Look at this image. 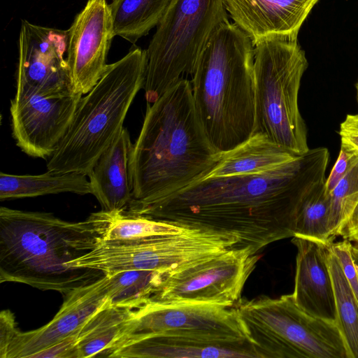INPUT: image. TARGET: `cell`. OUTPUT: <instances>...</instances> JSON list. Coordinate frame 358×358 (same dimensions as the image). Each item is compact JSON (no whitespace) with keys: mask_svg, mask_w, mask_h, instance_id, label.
<instances>
[{"mask_svg":"<svg viewBox=\"0 0 358 358\" xmlns=\"http://www.w3.org/2000/svg\"><path fill=\"white\" fill-rule=\"evenodd\" d=\"M329 159L326 148H317L265 172L203 178L136 215L229 236L237 241L236 248L257 254L294 236L299 206L325 181Z\"/></svg>","mask_w":358,"mask_h":358,"instance_id":"cell-1","label":"cell"},{"mask_svg":"<svg viewBox=\"0 0 358 358\" xmlns=\"http://www.w3.org/2000/svg\"><path fill=\"white\" fill-rule=\"evenodd\" d=\"M198 116L191 81L182 78L147 103L129 162L132 188L126 210L141 208L203 178L217 160Z\"/></svg>","mask_w":358,"mask_h":358,"instance_id":"cell-2","label":"cell"},{"mask_svg":"<svg viewBox=\"0 0 358 358\" xmlns=\"http://www.w3.org/2000/svg\"><path fill=\"white\" fill-rule=\"evenodd\" d=\"M110 213L69 222L52 213L0 208V282L27 284L64 295L105 275L69 263L103 241Z\"/></svg>","mask_w":358,"mask_h":358,"instance_id":"cell-3","label":"cell"},{"mask_svg":"<svg viewBox=\"0 0 358 358\" xmlns=\"http://www.w3.org/2000/svg\"><path fill=\"white\" fill-rule=\"evenodd\" d=\"M254 45L235 23L214 33L192 75L195 108L212 145L227 152L255 132Z\"/></svg>","mask_w":358,"mask_h":358,"instance_id":"cell-4","label":"cell"},{"mask_svg":"<svg viewBox=\"0 0 358 358\" xmlns=\"http://www.w3.org/2000/svg\"><path fill=\"white\" fill-rule=\"evenodd\" d=\"M146 50L132 49L108 64L93 88L80 99L71 123L47 170L88 175L122 128L129 109L145 80Z\"/></svg>","mask_w":358,"mask_h":358,"instance_id":"cell-5","label":"cell"},{"mask_svg":"<svg viewBox=\"0 0 358 358\" xmlns=\"http://www.w3.org/2000/svg\"><path fill=\"white\" fill-rule=\"evenodd\" d=\"M308 66L298 34L271 36L254 46V133L264 134L297 155L310 150L298 105L301 81Z\"/></svg>","mask_w":358,"mask_h":358,"instance_id":"cell-6","label":"cell"},{"mask_svg":"<svg viewBox=\"0 0 358 358\" xmlns=\"http://www.w3.org/2000/svg\"><path fill=\"white\" fill-rule=\"evenodd\" d=\"M235 308L259 358H350L336 323L308 314L292 294L241 299Z\"/></svg>","mask_w":358,"mask_h":358,"instance_id":"cell-7","label":"cell"},{"mask_svg":"<svg viewBox=\"0 0 358 358\" xmlns=\"http://www.w3.org/2000/svg\"><path fill=\"white\" fill-rule=\"evenodd\" d=\"M229 17L223 0H171L146 50L147 103L193 74L204 48Z\"/></svg>","mask_w":358,"mask_h":358,"instance_id":"cell-8","label":"cell"},{"mask_svg":"<svg viewBox=\"0 0 358 358\" xmlns=\"http://www.w3.org/2000/svg\"><path fill=\"white\" fill-rule=\"evenodd\" d=\"M248 338L235 306L149 300L136 309L108 357L121 347L153 335Z\"/></svg>","mask_w":358,"mask_h":358,"instance_id":"cell-9","label":"cell"},{"mask_svg":"<svg viewBox=\"0 0 358 358\" xmlns=\"http://www.w3.org/2000/svg\"><path fill=\"white\" fill-rule=\"evenodd\" d=\"M259 259L248 248L220 255L168 273L150 300L235 306Z\"/></svg>","mask_w":358,"mask_h":358,"instance_id":"cell-10","label":"cell"},{"mask_svg":"<svg viewBox=\"0 0 358 358\" xmlns=\"http://www.w3.org/2000/svg\"><path fill=\"white\" fill-rule=\"evenodd\" d=\"M82 96L16 88L10 112L17 145L29 156L48 159L64 137Z\"/></svg>","mask_w":358,"mask_h":358,"instance_id":"cell-11","label":"cell"},{"mask_svg":"<svg viewBox=\"0 0 358 358\" xmlns=\"http://www.w3.org/2000/svg\"><path fill=\"white\" fill-rule=\"evenodd\" d=\"M237 241L219 233L185 228L179 233L122 243L118 257L124 270L171 273L236 248Z\"/></svg>","mask_w":358,"mask_h":358,"instance_id":"cell-12","label":"cell"},{"mask_svg":"<svg viewBox=\"0 0 358 358\" xmlns=\"http://www.w3.org/2000/svg\"><path fill=\"white\" fill-rule=\"evenodd\" d=\"M18 45L16 88L45 94L76 93L65 57L68 30L22 20Z\"/></svg>","mask_w":358,"mask_h":358,"instance_id":"cell-13","label":"cell"},{"mask_svg":"<svg viewBox=\"0 0 358 358\" xmlns=\"http://www.w3.org/2000/svg\"><path fill=\"white\" fill-rule=\"evenodd\" d=\"M114 36L109 4L88 0L68 29L66 59L74 92L86 94L97 83Z\"/></svg>","mask_w":358,"mask_h":358,"instance_id":"cell-14","label":"cell"},{"mask_svg":"<svg viewBox=\"0 0 358 358\" xmlns=\"http://www.w3.org/2000/svg\"><path fill=\"white\" fill-rule=\"evenodd\" d=\"M108 276L78 287L68 294L60 309L39 329L20 331L11 342L5 358H31L80 329L98 310L110 301Z\"/></svg>","mask_w":358,"mask_h":358,"instance_id":"cell-15","label":"cell"},{"mask_svg":"<svg viewBox=\"0 0 358 358\" xmlns=\"http://www.w3.org/2000/svg\"><path fill=\"white\" fill-rule=\"evenodd\" d=\"M296 246V271L292 295L296 304L308 314L336 322V304L328 265V245L293 236Z\"/></svg>","mask_w":358,"mask_h":358,"instance_id":"cell-16","label":"cell"},{"mask_svg":"<svg viewBox=\"0 0 358 358\" xmlns=\"http://www.w3.org/2000/svg\"><path fill=\"white\" fill-rule=\"evenodd\" d=\"M115 358H259L248 338H209L153 335L115 351Z\"/></svg>","mask_w":358,"mask_h":358,"instance_id":"cell-17","label":"cell"},{"mask_svg":"<svg viewBox=\"0 0 358 358\" xmlns=\"http://www.w3.org/2000/svg\"><path fill=\"white\" fill-rule=\"evenodd\" d=\"M318 0H223L224 8L255 46L275 35L298 34Z\"/></svg>","mask_w":358,"mask_h":358,"instance_id":"cell-18","label":"cell"},{"mask_svg":"<svg viewBox=\"0 0 358 358\" xmlns=\"http://www.w3.org/2000/svg\"><path fill=\"white\" fill-rule=\"evenodd\" d=\"M132 146L128 130L122 127L87 175L102 210L124 211L131 200L129 162Z\"/></svg>","mask_w":358,"mask_h":358,"instance_id":"cell-19","label":"cell"},{"mask_svg":"<svg viewBox=\"0 0 358 358\" xmlns=\"http://www.w3.org/2000/svg\"><path fill=\"white\" fill-rule=\"evenodd\" d=\"M299 156L275 143L264 134L256 132L234 148L221 152L203 178L262 173L291 162Z\"/></svg>","mask_w":358,"mask_h":358,"instance_id":"cell-20","label":"cell"},{"mask_svg":"<svg viewBox=\"0 0 358 358\" xmlns=\"http://www.w3.org/2000/svg\"><path fill=\"white\" fill-rule=\"evenodd\" d=\"M87 176L78 172L56 173L50 171L40 175L0 173V199L34 197L47 194L71 192L92 194Z\"/></svg>","mask_w":358,"mask_h":358,"instance_id":"cell-21","label":"cell"},{"mask_svg":"<svg viewBox=\"0 0 358 358\" xmlns=\"http://www.w3.org/2000/svg\"><path fill=\"white\" fill-rule=\"evenodd\" d=\"M133 309L108 303L85 323L78 345V358L108 357L133 315Z\"/></svg>","mask_w":358,"mask_h":358,"instance_id":"cell-22","label":"cell"},{"mask_svg":"<svg viewBox=\"0 0 358 358\" xmlns=\"http://www.w3.org/2000/svg\"><path fill=\"white\" fill-rule=\"evenodd\" d=\"M171 0H113L109 4L115 36L135 43L162 20Z\"/></svg>","mask_w":358,"mask_h":358,"instance_id":"cell-23","label":"cell"},{"mask_svg":"<svg viewBox=\"0 0 358 358\" xmlns=\"http://www.w3.org/2000/svg\"><path fill=\"white\" fill-rule=\"evenodd\" d=\"M168 273L133 269L108 276V296L113 306L136 309L147 303Z\"/></svg>","mask_w":358,"mask_h":358,"instance_id":"cell-24","label":"cell"},{"mask_svg":"<svg viewBox=\"0 0 358 358\" xmlns=\"http://www.w3.org/2000/svg\"><path fill=\"white\" fill-rule=\"evenodd\" d=\"M328 265L334 286L336 323L343 337L350 357L358 358V301L336 255L329 248Z\"/></svg>","mask_w":358,"mask_h":358,"instance_id":"cell-25","label":"cell"},{"mask_svg":"<svg viewBox=\"0 0 358 358\" xmlns=\"http://www.w3.org/2000/svg\"><path fill=\"white\" fill-rule=\"evenodd\" d=\"M324 182L313 187L301 201L296 215L294 236L325 244L333 242L330 233L331 199Z\"/></svg>","mask_w":358,"mask_h":358,"instance_id":"cell-26","label":"cell"},{"mask_svg":"<svg viewBox=\"0 0 358 358\" xmlns=\"http://www.w3.org/2000/svg\"><path fill=\"white\" fill-rule=\"evenodd\" d=\"M110 213L102 241H130L179 233L185 227L160 220L124 212Z\"/></svg>","mask_w":358,"mask_h":358,"instance_id":"cell-27","label":"cell"},{"mask_svg":"<svg viewBox=\"0 0 358 358\" xmlns=\"http://www.w3.org/2000/svg\"><path fill=\"white\" fill-rule=\"evenodd\" d=\"M330 233L334 239L340 234L358 201V159L330 192Z\"/></svg>","mask_w":358,"mask_h":358,"instance_id":"cell-28","label":"cell"},{"mask_svg":"<svg viewBox=\"0 0 358 358\" xmlns=\"http://www.w3.org/2000/svg\"><path fill=\"white\" fill-rule=\"evenodd\" d=\"M329 248L336 255L343 274L346 278L358 301V267L352 257V244L345 240L328 245Z\"/></svg>","mask_w":358,"mask_h":358,"instance_id":"cell-29","label":"cell"},{"mask_svg":"<svg viewBox=\"0 0 358 358\" xmlns=\"http://www.w3.org/2000/svg\"><path fill=\"white\" fill-rule=\"evenodd\" d=\"M357 159L358 152L348 145L341 143L338 157L328 178L324 182L325 189L329 194L346 175Z\"/></svg>","mask_w":358,"mask_h":358,"instance_id":"cell-30","label":"cell"},{"mask_svg":"<svg viewBox=\"0 0 358 358\" xmlns=\"http://www.w3.org/2000/svg\"><path fill=\"white\" fill-rule=\"evenodd\" d=\"M84 324L60 341L36 353L31 358H78V345Z\"/></svg>","mask_w":358,"mask_h":358,"instance_id":"cell-31","label":"cell"},{"mask_svg":"<svg viewBox=\"0 0 358 358\" xmlns=\"http://www.w3.org/2000/svg\"><path fill=\"white\" fill-rule=\"evenodd\" d=\"M20 331L13 313L10 310L0 313V358H5L6 352Z\"/></svg>","mask_w":358,"mask_h":358,"instance_id":"cell-32","label":"cell"},{"mask_svg":"<svg viewBox=\"0 0 358 358\" xmlns=\"http://www.w3.org/2000/svg\"><path fill=\"white\" fill-rule=\"evenodd\" d=\"M340 236L345 240L353 242L358 238V201L345 223Z\"/></svg>","mask_w":358,"mask_h":358,"instance_id":"cell-33","label":"cell"},{"mask_svg":"<svg viewBox=\"0 0 358 358\" xmlns=\"http://www.w3.org/2000/svg\"><path fill=\"white\" fill-rule=\"evenodd\" d=\"M340 136L345 135L358 136V113L346 116L341 124L338 131Z\"/></svg>","mask_w":358,"mask_h":358,"instance_id":"cell-34","label":"cell"},{"mask_svg":"<svg viewBox=\"0 0 358 358\" xmlns=\"http://www.w3.org/2000/svg\"><path fill=\"white\" fill-rule=\"evenodd\" d=\"M342 143L346 144L358 152V136L345 135L341 136Z\"/></svg>","mask_w":358,"mask_h":358,"instance_id":"cell-35","label":"cell"},{"mask_svg":"<svg viewBox=\"0 0 358 358\" xmlns=\"http://www.w3.org/2000/svg\"><path fill=\"white\" fill-rule=\"evenodd\" d=\"M352 254L354 260L358 267V246H357L355 244L352 245Z\"/></svg>","mask_w":358,"mask_h":358,"instance_id":"cell-36","label":"cell"},{"mask_svg":"<svg viewBox=\"0 0 358 358\" xmlns=\"http://www.w3.org/2000/svg\"><path fill=\"white\" fill-rule=\"evenodd\" d=\"M355 87H356V91H357V103H358V81L357 82V83L355 85Z\"/></svg>","mask_w":358,"mask_h":358,"instance_id":"cell-37","label":"cell"},{"mask_svg":"<svg viewBox=\"0 0 358 358\" xmlns=\"http://www.w3.org/2000/svg\"><path fill=\"white\" fill-rule=\"evenodd\" d=\"M354 242H355V244L357 246H358V238H357V239H356Z\"/></svg>","mask_w":358,"mask_h":358,"instance_id":"cell-38","label":"cell"}]
</instances>
